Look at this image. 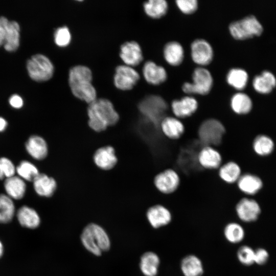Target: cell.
<instances>
[{
  "mask_svg": "<svg viewBox=\"0 0 276 276\" xmlns=\"http://www.w3.org/2000/svg\"><path fill=\"white\" fill-rule=\"evenodd\" d=\"M88 124L94 131L101 132L117 124L119 116L112 103L108 99H97L87 108Z\"/></svg>",
  "mask_w": 276,
  "mask_h": 276,
  "instance_id": "cell-1",
  "label": "cell"
},
{
  "mask_svg": "<svg viewBox=\"0 0 276 276\" xmlns=\"http://www.w3.org/2000/svg\"><path fill=\"white\" fill-rule=\"evenodd\" d=\"M92 72L84 65H76L70 70L69 85L73 95L90 104L97 99V92L92 84Z\"/></svg>",
  "mask_w": 276,
  "mask_h": 276,
  "instance_id": "cell-2",
  "label": "cell"
},
{
  "mask_svg": "<svg viewBox=\"0 0 276 276\" xmlns=\"http://www.w3.org/2000/svg\"><path fill=\"white\" fill-rule=\"evenodd\" d=\"M81 240L84 247L96 256H100L108 250L110 246L107 233L101 226L95 223H90L84 227L81 235Z\"/></svg>",
  "mask_w": 276,
  "mask_h": 276,
  "instance_id": "cell-3",
  "label": "cell"
},
{
  "mask_svg": "<svg viewBox=\"0 0 276 276\" xmlns=\"http://www.w3.org/2000/svg\"><path fill=\"white\" fill-rule=\"evenodd\" d=\"M213 78L211 72L202 66L194 69L192 74V82H186L182 85V91L189 95H206L211 90Z\"/></svg>",
  "mask_w": 276,
  "mask_h": 276,
  "instance_id": "cell-4",
  "label": "cell"
},
{
  "mask_svg": "<svg viewBox=\"0 0 276 276\" xmlns=\"http://www.w3.org/2000/svg\"><path fill=\"white\" fill-rule=\"evenodd\" d=\"M223 124L216 119H208L203 121L199 127L198 136L204 146H214L220 144L225 133Z\"/></svg>",
  "mask_w": 276,
  "mask_h": 276,
  "instance_id": "cell-5",
  "label": "cell"
},
{
  "mask_svg": "<svg viewBox=\"0 0 276 276\" xmlns=\"http://www.w3.org/2000/svg\"><path fill=\"white\" fill-rule=\"evenodd\" d=\"M228 29L234 38L245 39L260 35L262 32L263 27L254 15H250L233 21L229 24Z\"/></svg>",
  "mask_w": 276,
  "mask_h": 276,
  "instance_id": "cell-6",
  "label": "cell"
},
{
  "mask_svg": "<svg viewBox=\"0 0 276 276\" xmlns=\"http://www.w3.org/2000/svg\"><path fill=\"white\" fill-rule=\"evenodd\" d=\"M139 108L142 114L151 122L159 124L166 117L168 106L162 97L153 95L144 98L140 102Z\"/></svg>",
  "mask_w": 276,
  "mask_h": 276,
  "instance_id": "cell-7",
  "label": "cell"
},
{
  "mask_svg": "<svg viewBox=\"0 0 276 276\" xmlns=\"http://www.w3.org/2000/svg\"><path fill=\"white\" fill-rule=\"evenodd\" d=\"M27 69L30 77L39 82L45 81L52 78L54 68L51 61L45 55L37 54L27 62Z\"/></svg>",
  "mask_w": 276,
  "mask_h": 276,
  "instance_id": "cell-8",
  "label": "cell"
},
{
  "mask_svg": "<svg viewBox=\"0 0 276 276\" xmlns=\"http://www.w3.org/2000/svg\"><path fill=\"white\" fill-rule=\"evenodd\" d=\"M20 27L17 21L0 16V47L8 51H14L19 45Z\"/></svg>",
  "mask_w": 276,
  "mask_h": 276,
  "instance_id": "cell-9",
  "label": "cell"
},
{
  "mask_svg": "<svg viewBox=\"0 0 276 276\" xmlns=\"http://www.w3.org/2000/svg\"><path fill=\"white\" fill-rule=\"evenodd\" d=\"M153 182L158 191L164 194H170L177 190L180 179L176 171L169 168L156 174Z\"/></svg>",
  "mask_w": 276,
  "mask_h": 276,
  "instance_id": "cell-10",
  "label": "cell"
},
{
  "mask_svg": "<svg viewBox=\"0 0 276 276\" xmlns=\"http://www.w3.org/2000/svg\"><path fill=\"white\" fill-rule=\"evenodd\" d=\"M190 49L192 59L200 66L203 67L212 61L214 57L213 49L205 39H195L191 43Z\"/></svg>",
  "mask_w": 276,
  "mask_h": 276,
  "instance_id": "cell-11",
  "label": "cell"
},
{
  "mask_svg": "<svg viewBox=\"0 0 276 276\" xmlns=\"http://www.w3.org/2000/svg\"><path fill=\"white\" fill-rule=\"evenodd\" d=\"M140 78V75L132 67L120 65L116 68L113 82L117 88L128 90L135 85Z\"/></svg>",
  "mask_w": 276,
  "mask_h": 276,
  "instance_id": "cell-12",
  "label": "cell"
},
{
  "mask_svg": "<svg viewBox=\"0 0 276 276\" xmlns=\"http://www.w3.org/2000/svg\"><path fill=\"white\" fill-rule=\"evenodd\" d=\"M235 209L239 218L245 222L256 221L261 213L258 203L247 198L241 199L236 204Z\"/></svg>",
  "mask_w": 276,
  "mask_h": 276,
  "instance_id": "cell-13",
  "label": "cell"
},
{
  "mask_svg": "<svg viewBox=\"0 0 276 276\" xmlns=\"http://www.w3.org/2000/svg\"><path fill=\"white\" fill-rule=\"evenodd\" d=\"M172 111L178 119H184L193 115L197 110V100L191 96H186L180 99H175L171 102Z\"/></svg>",
  "mask_w": 276,
  "mask_h": 276,
  "instance_id": "cell-14",
  "label": "cell"
},
{
  "mask_svg": "<svg viewBox=\"0 0 276 276\" xmlns=\"http://www.w3.org/2000/svg\"><path fill=\"white\" fill-rule=\"evenodd\" d=\"M120 56L125 65L134 66L143 59V52L140 44L134 41H128L121 47Z\"/></svg>",
  "mask_w": 276,
  "mask_h": 276,
  "instance_id": "cell-15",
  "label": "cell"
},
{
  "mask_svg": "<svg viewBox=\"0 0 276 276\" xmlns=\"http://www.w3.org/2000/svg\"><path fill=\"white\" fill-rule=\"evenodd\" d=\"M222 156L219 152L212 146H204L197 154V162L202 168L214 170L220 168Z\"/></svg>",
  "mask_w": 276,
  "mask_h": 276,
  "instance_id": "cell-16",
  "label": "cell"
},
{
  "mask_svg": "<svg viewBox=\"0 0 276 276\" xmlns=\"http://www.w3.org/2000/svg\"><path fill=\"white\" fill-rule=\"evenodd\" d=\"M146 217L150 225L154 228L167 225L172 220L170 211L161 204H155L150 207L146 212Z\"/></svg>",
  "mask_w": 276,
  "mask_h": 276,
  "instance_id": "cell-17",
  "label": "cell"
},
{
  "mask_svg": "<svg viewBox=\"0 0 276 276\" xmlns=\"http://www.w3.org/2000/svg\"><path fill=\"white\" fill-rule=\"evenodd\" d=\"M143 74L147 82L154 85L164 83L168 77L166 69L152 61H147L145 63Z\"/></svg>",
  "mask_w": 276,
  "mask_h": 276,
  "instance_id": "cell-18",
  "label": "cell"
},
{
  "mask_svg": "<svg viewBox=\"0 0 276 276\" xmlns=\"http://www.w3.org/2000/svg\"><path fill=\"white\" fill-rule=\"evenodd\" d=\"M159 124L164 135L171 140L180 139L185 132L184 125L176 117L166 116L162 119Z\"/></svg>",
  "mask_w": 276,
  "mask_h": 276,
  "instance_id": "cell-19",
  "label": "cell"
},
{
  "mask_svg": "<svg viewBox=\"0 0 276 276\" xmlns=\"http://www.w3.org/2000/svg\"><path fill=\"white\" fill-rule=\"evenodd\" d=\"M95 164L101 169L108 170L117 164L118 158L114 148L106 146L97 149L94 155Z\"/></svg>",
  "mask_w": 276,
  "mask_h": 276,
  "instance_id": "cell-20",
  "label": "cell"
},
{
  "mask_svg": "<svg viewBox=\"0 0 276 276\" xmlns=\"http://www.w3.org/2000/svg\"><path fill=\"white\" fill-rule=\"evenodd\" d=\"M25 147L30 156L37 160L44 159L48 153V148L45 141L38 135L31 136L26 142Z\"/></svg>",
  "mask_w": 276,
  "mask_h": 276,
  "instance_id": "cell-21",
  "label": "cell"
},
{
  "mask_svg": "<svg viewBox=\"0 0 276 276\" xmlns=\"http://www.w3.org/2000/svg\"><path fill=\"white\" fill-rule=\"evenodd\" d=\"M163 55L166 61L170 65L178 66L183 61L185 57L182 45L176 41L167 42L163 49Z\"/></svg>",
  "mask_w": 276,
  "mask_h": 276,
  "instance_id": "cell-22",
  "label": "cell"
},
{
  "mask_svg": "<svg viewBox=\"0 0 276 276\" xmlns=\"http://www.w3.org/2000/svg\"><path fill=\"white\" fill-rule=\"evenodd\" d=\"M36 193L40 196L50 197L57 188L55 180L43 173H39L33 181Z\"/></svg>",
  "mask_w": 276,
  "mask_h": 276,
  "instance_id": "cell-23",
  "label": "cell"
},
{
  "mask_svg": "<svg viewBox=\"0 0 276 276\" xmlns=\"http://www.w3.org/2000/svg\"><path fill=\"white\" fill-rule=\"evenodd\" d=\"M180 269L184 276H202L204 272L202 261L194 255H188L182 259Z\"/></svg>",
  "mask_w": 276,
  "mask_h": 276,
  "instance_id": "cell-24",
  "label": "cell"
},
{
  "mask_svg": "<svg viewBox=\"0 0 276 276\" xmlns=\"http://www.w3.org/2000/svg\"><path fill=\"white\" fill-rule=\"evenodd\" d=\"M4 185L7 195L12 199L19 200L24 197L26 185L25 180L18 176L14 175L5 179Z\"/></svg>",
  "mask_w": 276,
  "mask_h": 276,
  "instance_id": "cell-25",
  "label": "cell"
},
{
  "mask_svg": "<svg viewBox=\"0 0 276 276\" xmlns=\"http://www.w3.org/2000/svg\"><path fill=\"white\" fill-rule=\"evenodd\" d=\"M160 265V258L154 252L147 251L141 257L140 268L145 276H156Z\"/></svg>",
  "mask_w": 276,
  "mask_h": 276,
  "instance_id": "cell-26",
  "label": "cell"
},
{
  "mask_svg": "<svg viewBox=\"0 0 276 276\" xmlns=\"http://www.w3.org/2000/svg\"><path fill=\"white\" fill-rule=\"evenodd\" d=\"M16 216L19 224L26 228L34 229L40 223V218L37 212L33 208L26 205L18 210Z\"/></svg>",
  "mask_w": 276,
  "mask_h": 276,
  "instance_id": "cell-27",
  "label": "cell"
},
{
  "mask_svg": "<svg viewBox=\"0 0 276 276\" xmlns=\"http://www.w3.org/2000/svg\"><path fill=\"white\" fill-rule=\"evenodd\" d=\"M239 189L248 195H253L257 193L262 187V182L258 176L245 174L241 175L237 181Z\"/></svg>",
  "mask_w": 276,
  "mask_h": 276,
  "instance_id": "cell-28",
  "label": "cell"
},
{
  "mask_svg": "<svg viewBox=\"0 0 276 276\" xmlns=\"http://www.w3.org/2000/svg\"><path fill=\"white\" fill-rule=\"evenodd\" d=\"M230 105L234 112L239 114L248 113L252 106L250 98L243 93H237L232 97Z\"/></svg>",
  "mask_w": 276,
  "mask_h": 276,
  "instance_id": "cell-29",
  "label": "cell"
},
{
  "mask_svg": "<svg viewBox=\"0 0 276 276\" xmlns=\"http://www.w3.org/2000/svg\"><path fill=\"white\" fill-rule=\"evenodd\" d=\"M219 177L227 183H233L241 176L240 166L234 162H228L219 168Z\"/></svg>",
  "mask_w": 276,
  "mask_h": 276,
  "instance_id": "cell-30",
  "label": "cell"
},
{
  "mask_svg": "<svg viewBox=\"0 0 276 276\" xmlns=\"http://www.w3.org/2000/svg\"><path fill=\"white\" fill-rule=\"evenodd\" d=\"M253 86L258 91L262 93L270 92L276 84L274 76L268 71H264L260 75L256 76L253 80Z\"/></svg>",
  "mask_w": 276,
  "mask_h": 276,
  "instance_id": "cell-31",
  "label": "cell"
},
{
  "mask_svg": "<svg viewBox=\"0 0 276 276\" xmlns=\"http://www.w3.org/2000/svg\"><path fill=\"white\" fill-rule=\"evenodd\" d=\"M248 74L241 68L234 67L227 73L226 80L228 85L238 90L243 89L248 80Z\"/></svg>",
  "mask_w": 276,
  "mask_h": 276,
  "instance_id": "cell-32",
  "label": "cell"
},
{
  "mask_svg": "<svg viewBox=\"0 0 276 276\" xmlns=\"http://www.w3.org/2000/svg\"><path fill=\"white\" fill-rule=\"evenodd\" d=\"M145 13L153 18L164 16L168 10V4L165 0H149L143 4Z\"/></svg>",
  "mask_w": 276,
  "mask_h": 276,
  "instance_id": "cell-33",
  "label": "cell"
},
{
  "mask_svg": "<svg viewBox=\"0 0 276 276\" xmlns=\"http://www.w3.org/2000/svg\"><path fill=\"white\" fill-rule=\"evenodd\" d=\"M15 206L12 199L5 194H0V223H8L15 214Z\"/></svg>",
  "mask_w": 276,
  "mask_h": 276,
  "instance_id": "cell-34",
  "label": "cell"
},
{
  "mask_svg": "<svg viewBox=\"0 0 276 276\" xmlns=\"http://www.w3.org/2000/svg\"><path fill=\"white\" fill-rule=\"evenodd\" d=\"M225 239L230 243L236 244L243 240L245 232L243 227L236 222H231L226 224L224 228Z\"/></svg>",
  "mask_w": 276,
  "mask_h": 276,
  "instance_id": "cell-35",
  "label": "cell"
},
{
  "mask_svg": "<svg viewBox=\"0 0 276 276\" xmlns=\"http://www.w3.org/2000/svg\"><path fill=\"white\" fill-rule=\"evenodd\" d=\"M16 172L23 180L32 182L39 174L37 168L27 160L21 161L16 168Z\"/></svg>",
  "mask_w": 276,
  "mask_h": 276,
  "instance_id": "cell-36",
  "label": "cell"
},
{
  "mask_svg": "<svg viewBox=\"0 0 276 276\" xmlns=\"http://www.w3.org/2000/svg\"><path fill=\"white\" fill-rule=\"evenodd\" d=\"M273 147V141L270 137L266 135L258 136L253 143V148L255 151L260 155L269 154L272 151Z\"/></svg>",
  "mask_w": 276,
  "mask_h": 276,
  "instance_id": "cell-37",
  "label": "cell"
},
{
  "mask_svg": "<svg viewBox=\"0 0 276 276\" xmlns=\"http://www.w3.org/2000/svg\"><path fill=\"white\" fill-rule=\"evenodd\" d=\"M237 256L239 261L245 266H250L255 263V250L249 246L240 247L237 250Z\"/></svg>",
  "mask_w": 276,
  "mask_h": 276,
  "instance_id": "cell-38",
  "label": "cell"
},
{
  "mask_svg": "<svg viewBox=\"0 0 276 276\" xmlns=\"http://www.w3.org/2000/svg\"><path fill=\"white\" fill-rule=\"evenodd\" d=\"M54 41L60 47H65L71 42L72 36L69 29L66 26L57 28L55 31Z\"/></svg>",
  "mask_w": 276,
  "mask_h": 276,
  "instance_id": "cell-39",
  "label": "cell"
},
{
  "mask_svg": "<svg viewBox=\"0 0 276 276\" xmlns=\"http://www.w3.org/2000/svg\"><path fill=\"white\" fill-rule=\"evenodd\" d=\"M16 168L8 158L0 157V179H6L15 175Z\"/></svg>",
  "mask_w": 276,
  "mask_h": 276,
  "instance_id": "cell-40",
  "label": "cell"
},
{
  "mask_svg": "<svg viewBox=\"0 0 276 276\" xmlns=\"http://www.w3.org/2000/svg\"><path fill=\"white\" fill-rule=\"evenodd\" d=\"M175 3L180 11L186 14L194 13L198 7L197 0H177Z\"/></svg>",
  "mask_w": 276,
  "mask_h": 276,
  "instance_id": "cell-41",
  "label": "cell"
},
{
  "mask_svg": "<svg viewBox=\"0 0 276 276\" xmlns=\"http://www.w3.org/2000/svg\"><path fill=\"white\" fill-rule=\"evenodd\" d=\"M269 254L267 251L262 248L255 250L254 262L259 265H264L268 261Z\"/></svg>",
  "mask_w": 276,
  "mask_h": 276,
  "instance_id": "cell-42",
  "label": "cell"
},
{
  "mask_svg": "<svg viewBox=\"0 0 276 276\" xmlns=\"http://www.w3.org/2000/svg\"><path fill=\"white\" fill-rule=\"evenodd\" d=\"M9 102L11 106L15 108H21L24 104L21 97L17 94L12 95L9 98Z\"/></svg>",
  "mask_w": 276,
  "mask_h": 276,
  "instance_id": "cell-43",
  "label": "cell"
},
{
  "mask_svg": "<svg viewBox=\"0 0 276 276\" xmlns=\"http://www.w3.org/2000/svg\"><path fill=\"white\" fill-rule=\"evenodd\" d=\"M8 123L6 120L0 117V132H2L4 131L7 126Z\"/></svg>",
  "mask_w": 276,
  "mask_h": 276,
  "instance_id": "cell-44",
  "label": "cell"
},
{
  "mask_svg": "<svg viewBox=\"0 0 276 276\" xmlns=\"http://www.w3.org/2000/svg\"><path fill=\"white\" fill-rule=\"evenodd\" d=\"M4 252V247L3 243L0 240V258L2 256Z\"/></svg>",
  "mask_w": 276,
  "mask_h": 276,
  "instance_id": "cell-45",
  "label": "cell"
}]
</instances>
